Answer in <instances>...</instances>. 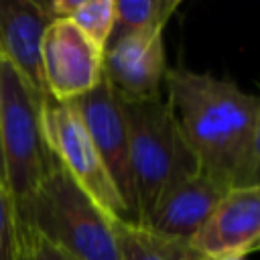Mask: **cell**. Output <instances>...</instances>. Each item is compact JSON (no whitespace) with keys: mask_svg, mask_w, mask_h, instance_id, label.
Here are the masks:
<instances>
[{"mask_svg":"<svg viewBox=\"0 0 260 260\" xmlns=\"http://www.w3.org/2000/svg\"><path fill=\"white\" fill-rule=\"evenodd\" d=\"M102 73L124 100L160 95V83L167 73L162 30L136 32L110 41L104 47Z\"/></svg>","mask_w":260,"mask_h":260,"instance_id":"cell-9","label":"cell"},{"mask_svg":"<svg viewBox=\"0 0 260 260\" xmlns=\"http://www.w3.org/2000/svg\"><path fill=\"white\" fill-rule=\"evenodd\" d=\"M203 260H246V258H203Z\"/></svg>","mask_w":260,"mask_h":260,"instance_id":"cell-19","label":"cell"},{"mask_svg":"<svg viewBox=\"0 0 260 260\" xmlns=\"http://www.w3.org/2000/svg\"><path fill=\"white\" fill-rule=\"evenodd\" d=\"M228 189L230 187L199 171L171 187L146 213L142 225L165 236L191 240Z\"/></svg>","mask_w":260,"mask_h":260,"instance_id":"cell-11","label":"cell"},{"mask_svg":"<svg viewBox=\"0 0 260 260\" xmlns=\"http://www.w3.org/2000/svg\"><path fill=\"white\" fill-rule=\"evenodd\" d=\"M122 100L130 171L140 223L154 203L177 183L199 173L197 158L162 95Z\"/></svg>","mask_w":260,"mask_h":260,"instance_id":"cell-3","label":"cell"},{"mask_svg":"<svg viewBox=\"0 0 260 260\" xmlns=\"http://www.w3.org/2000/svg\"><path fill=\"white\" fill-rule=\"evenodd\" d=\"M179 4L181 0H114L116 22L108 43L126 35L165 30Z\"/></svg>","mask_w":260,"mask_h":260,"instance_id":"cell-13","label":"cell"},{"mask_svg":"<svg viewBox=\"0 0 260 260\" xmlns=\"http://www.w3.org/2000/svg\"><path fill=\"white\" fill-rule=\"evenodd\" d=\"M203 258H246L260 250V187H230L189 240Z\"/></svg>","mask_w":260,"mask_h":260,"instance_id":"cell-8","label":"cell"},{"mask_svg":"<svg viewBox=\"0 0 260 260\" xmlns=\"http://www.w3.org/2000/svg\"><path fill=\"white\" fill-rule=\"evenodd\" d=\"M51 22L39 0H0V57L45 95L41 41Z\"/></svg>","mask_w":260,"mask_h":260,"instance_id":"cell-10","label":"cell"},{"mask_svg":"<svg viewBox=\"0 0 260 260\" xmlns=\"http://www.w3.org/2000/svg\"><path fill=\"white\" fill-rule=\"evenodd\" d=\"M167 102L191 146L199 171L225 187L246 181L258 95L228 77L173 67L165 73Z\"/></svg>","mask_w":260,"mask_h":260,"instance_id":"cell-1","label":"cell"},{"mask_svg":"<svg viewBox=\"0 0 260 260\" xmlns=\"http://www.w3.org/2000/svg\"><path fill=\"white\" fill-rule=\"evenodd\" d=\"M244 185H258L260 187V93H258V114H256V128H254V142H252V156Z\"/></svg>","mask_w":260,"mask_h":260,"instance_id":"cell-17","label":"cell"},{"mask_svg":"<svg viewBox=\"0 0 260 260\" xmlns=\"http://www.w3.org/2000/svg\"><path fill=\"white\" fill-rule=\"evenodd\" d=\"M16 211H14V199L8 193V189L0 183V260H12L16 250Z\"/></svg>","mask_w":260,"mask_h":260,"instance_id":"cell-16","label":"cell"},{"mask_svg":"<svg viewBox=\"0 0 260 260\" xmlns=\"http://www.w3.org/2000/svg\"><path fill=\"white\" fill-rule=\"evenodd\" d=\"M120 260H203L189 240L158 234L142 223L114 219Z\"/></svg>","mask_w":260,"mask_h":260,"instance_id":"cell-12","label":"cell"},{"mask_svg":"<svg viewBox=\"0 0 260 260\" xmlns=\"http://www.w3.org/2000/svg\"><path fill=\"white\" fill-rule=\"evenodd\" d=\"M83 120L130 217L140 223L132 171H130V150H128V128L124 118V108L120 95L102 77V81L85 95L71 102Z\"/></svg>","mask_w":260,"mask_h":260,"instance_id":"cell-7","label":"cell"},{"mask_svg":"<svg viewBox=\"0 0 260 260\" xmlns=\"http://www.w3.org/2000/svg\"><path fill=\"white\" fill-rule=\"evenodd\" d=\"M67 20H71L87 39L104 49L116 22L114 0H79Z\"/></svg>","mask_w":260,"mask_h":260,"instance_id":"cell-14","label":"cell"},{"mask_svg":"<svg viewBox=\"0 0 260 260\" xmlns=\"http://www.w3.org/2000/svg\"><path fill=\"white\" fill-rule=\"evenodd\" d=\"M0 183L6 187V169H4V154H2V104H0Z\"/></svg>","mask_w":260,"mask_h":260,"instance_id":"cell-18","label":"cell"},{"mask_svg":"<svg viewBox=\"0 0 260 260\" xmlns=\"http://www.w3.org/2000/svg\"><path fill=\"white\" fill-rule=\"evenodd\" d=\"M41 126L45 142L55 160L69 177L112 217L132 221L83 120L71 102L45 98L41 106ZM134 223V221H132Z\"/></svg>","mask_w":260,"mask_h":260,"instance_id":"cell-5","label":"cell"},{"mask_svg":"<svg viewBox=\"0 0 260 260\" xmlns=\"http://www.w3.org/2000/svg\"><path fill=\"white\" fill-rule=\"evenodd\" d=\"M16 221L71 260H120L114 219L55 162L26 197L14 201Z\"/></svg>","mask_w":260,"mask_h":260,"instance_id":"cell-2","label":"cell"},{"mask_svg":"<svg viewBox=\"0 0 260 260\" xmlns=\"http://www.w3.org/2000/svg\"><path fill=\"white\" fill-rule=\"evenodd\" d=\"M102 59L104 49L71 20H53L41 41V73L47 95L57 102H73L89 93L104 77Z\"/></svg>","mask_w":260,"mask_h":260,"instance_id":"cell-6","label":"cell"},{"mask_svg":"<svg viewBox=\"0 0 260 260\" xmlns=\"http://www.w3.org/2000/svg\"><path fill=\"white\" fill-rule=\"evenodd\" d=\"M12 260H71V258L65 256L59 248L49 244L43 236H39L30 228L18 223L16 250Z\"/></svg>","mask_w":260,"mask_h":260,"instance_id":"cell-15","label":"cell"},{"mask_svg":"<svg viewBox=\"0 0 260 260\" xmlns=\"http://www.w3.org/2000/svg\"><path fill=\"white\" fill-rule=\"evenodd\" d=\"M45 98V93L35 89L0 57L2 154L6 189L14 201L35 191L57 162L45 142L41 126V106Z\"/></svg>","mask_w":260,"mask_h":260,"instance_id":"cell-4","label":"cell"}]
</instances>
